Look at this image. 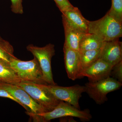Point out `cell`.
Listing matches in <instances>:
<instances>
[{
    "label": "cell",
    "instance_id": "obj_12",
    "mask_svg": "<svg viewBox=\"0 0 122 122\" xmlns=\"http://www.w3.org/2000/svg\"><path fill=\"white\" fill-rule=\"evenodd\" d=\"M61 13L62 20L83 33H88V25L89 21L82 16L78 8L76 7L72 10Z\"/></svg>",
    "mask_w": 122,
    "mask_h": 122
},
{
    "label": "cell",
    "instance_id": "obj_14",
    "mask_svg": "<svg viewBox=\"0 0 122 122\" xmlns=\"http://www.w3.org/2000/svg\"><path fill=\"white\" fill-rule=\"evenodd\" d=\"M21 81L10 63L0 60V83L17 85Z\"/></svg>",
    "mask_w": 122,
    "mask_h": 122
},
{
    "label": "cell",
    "instance_id": "obj_5",
    "mask_svg": "<svg viewBox=\"0 0 122 122\" xmlns=\"http://www.w3.org/2000/svg\"><path fill=\"white\" fill-rule=\"evenodd\" d=\"M26 49L38 61L44 81L48 85H56L53 78L51 65V59L55 54L54 45L49 44L44 47H39L30 44Z\"/></svg>",
    "mask_w": 122,
    "mask_h": 122
},
{
    "label": "cell",
    "instance_id": "obj_13",
    "mask_svg": "<svg viewBox=\"0 0 122 122\" xmlns=\"http://www.w3.org/2000/svg\"><path fill=\"white\" fill-rule=\"evenodd\" d=\"M65 34L64 45L73 50L79 52V44L85 33L79 30L62 20Z\"/></svg>",
    "mask_w": 122,
    "mask_h": 122
},
{
    "label": "cell",
    "instance_id": "obj_4",
    "mask_svg": "<svg viewBox=\"0 0 122 122\" xmlns=\"http://www.w3.org/2000/svg\"><path fill=\"white\" fill-rule=\"evenodd\" d=\"M122 86V83L109 77L97 81L86 83L85 92L96 104L101 105L107 101V94L119 89Z\"/></svg>",
    "mask_w": 122,
    "mask_h": 122
},
{
    "label": "cell",
    "instance_id": "obj_22",
    "mask_svg": "<svg viewBox=\"0 0 122 122\" xmlns=\"http://www.w3.org/2000/svg\"><path fill=\"white\" fill-rule=\"evenodd\" d=\"M0 97L10 99L21 106V103L17 99L14 98L10 93H9L8 92L1 88H0Z\"/></svg>",
    "mask_w": 122,
    "mask_h": 122
},
{
    "label": "cell",
    "instance_id": "obj_19",
    "mask_svg": "<svg viewBox=\"0 0 122 122\" xmlns=\"http://www.w3.org/2000/svg\"><path fill=\"white\" fill-rule=\"evenodd\" d=\"M110 76L122 83V61L113 66Z\"/></svg>",
    "mask_w": 122,
    "mask_h": 122
},
{
    "label": "cell",
    "instance_id": "obj_15",
    "mask_svg": "<svg viewBox=\"0 0 122 122\" xmlns=\"http://www.w3.org/2000/svg\"><path fill=\"white\" fill-rule=\"evenodd\" d=\"M103 42L95 34L86 33L79 43V52L101 49Z\"/></svg>",
    "mask_w": 122,
    "mask_h": 122
},
{
    "label": "cell",
    "instance_id": "obj_16",
    "mask_svg": "<svg viewBox=\"0 0 122 122\" xmlns=\"http://www.w3.org/2000/svg\"><path fill=\"white\" fill-rule=\"evenodd\" d=\"M101 48L94 50L79 52L80 63L82 71L99 59Z\"/></svg>",
    "mask_w": 122,
    "mask_h": 122
},
{
    "label": "cell",
    "instance_id": "obj_6",
    "mask_svg": "<svg viewBox=\"0 0 122 122\" xmlns=\"http://www.w3.org/2000/svg\"><path fill=\"white\" fill-rule=\"evenodd\" d=\"M17 85L25 91L36 102L45 109L47 112L53 110L61 101L55 97L42 87L41 84L22 81Z\"/></svg>",
    "mask_w": 122,
    "mask_h": 122
},
{
    "label": "cell",
    "instance_id": "obj_2",
    "mask_svg": "<svg viewBox=\"0 0 122 122\" xmlns=\"http://www.w3.org/2000/svg\"><path fill=\"white\" fill-rule=\"evenodd\" d=\"M67 116L79 118L85 122L89 121L92 118V116L89 110H81L68 102L61 101L52 110L38 114L35 116L33 119L36 122H47Z\"/></svg>",
    "mask_w": 122,
    "mask_h": 122
},
{
    "label": "cell",
    "instance_id": "obj_11",
    "mask_svg": "<svg viewBox=\"0 0 122 122\" xmlns=\"http://www.w3.org/2000/svg\"><path fill=\"white\" fill-rule=\"evenodd\" d=\"M113 66L99 58L91 65L82 71V77H87L89 81L95 82L109 77Z\"/></svg>",
    "mask_w": 122,
    "mask_h": 122
},
{
    "label": "cell",
    "instance_id": "obj_21",
    "mask_svg": "<svg viewBox=\"0 0 122 122\" xmlns=\"http://www.w3.org/2000/svg\"><path fill=\"white\" fill-rule=\"evenodd\" d=\"M11 11L13 12L18 14L24 13L22 0H11Z\"/></svg>",
    "mask_w": 122,
    "mask_h": 122
},
{
    "label": "cell",
    "instance_id": "obj_20",
    "mask_svg": "<svg viewBox=\"0 0 122 122\" xmlns=\"http://www.w3.org/2000/svg\"><path fill=\"white\" fill-rule=\"evenodd\" d=\"M61 12L72 10L75 7L71 4L69 0H54Z\"/></svg>",
    "mask_w": 122,
    "mask_h": 122
},
{
    "label": "cell",
    "instance_id": "obj_7",
    "mask_svg": "<svg viewBox=\"0 0 122 122\" xmlns=\"http://www.w3.org/2000/svg\"><path fill=\"white\" fill-rule=\"evenodd\" d=\"M0 88L4 89L17 99L27 111V114L33 118L39 114L47 112L41 105L34 101L25 91L17 85L0 83Z\"/></svg>",
    "mask_w": 122,
    "mask_h": 122
},
{
    "label": "cell",
    "instance_id": "obj_8",
    "mask_svg": "<svg viewBox=\"0 0 122 122\" xmlns=\"http://www.w3.org/2000/svg\"><path fill=\"white\" fill-rule=\"evenodd\" d=\"M41 85L57 99L68 102L80 109L79 102L82 94L86 91L85 86L76 85L69 87H63L57 85Z\"/></svg>",
    "mask_w": 122,
    "mask_h": 122
},
{
    "label": "cell",
    "instance_id": "obj_3",
    "mask_svg": "<svg viewBox=\"0 0 122 122\" xmlns=\"http://www.w3.org/2000/svg\"><path fill=\"white\" fill-rule=\"evenodd\" d=\"M10 65L22 81L43 85H48L43 79L42 72L37 59L21 61L17 58L12 59Z\"/></svg>",
    "mask_w": 122,
    "mask_h": 122
},
{
    "label": "cell",
    "instance_id": "obj_1",
    "mask_svg": "<svg viewBox=\"0 0 122 122\" xmlns=\"http://www.w3.org/2000/svg\"><path fill=\"white\" fill-rule=\"evenodd\" d=\"M88 33L95 34L102 41H113L122 36V24L108 12L99 20L89 21Z\"/></svg>",
    "mask_w": 122,
    "mask_h": 122
},
{
    "label": "cell",
    "instance_id": "obj_17",
    "mask_svg": "<svg viewBox=\"0 0 122 122\" xmlns=\"http://www.w3.org/2000/svg\"><path fill=\"white\" fill-rule=\"evenodd\" d=\"M17 58L14 54V49L12 45L0 36V60L10 63L12 59Z\"/></svg>",
    "mask_w": 122,
    "mask_h": 122
},
{
    "label": "cell",
    "instance_id": "obj_18",
    "mask_svg": "<svg viewBox=\"0 0 122 122\" xmlns=\"http://www.w3.org/2000/svg\"><path fill=\"white\" fill-rule=\"evenodd\" d=\"M107 12L109 15L122 24V0H112L111 8Z\"/></svg>",
    "mask_w": 122,
    "mask_h": 122
},
{
    "label": "cell",
    "instance_id": "obj_10",
    "mask_svg": "<svg viewBox=\"0 0 122 122\" xmlns=\"http://www.w3.org/2000/svg\"><path fill=\"white\" fill-rule=\"evenodd\" d=\"M99 58L113 66L122 61V42L119 38L103 42Z\"/></svg>",
    "mask_w": 122,
    "mask_h": 122
},
{
    "label": "cell",
    "instance_id": "obj_9",
    "mask_svg": "<svg viewBox=\"0 0 122 122\" xmlns=\"http://www.w3.org/2000/svg\"><path fill=\"white\" fill-rule=\"evenodd\" d=\"M63 52L66 71L68 78L74 81L81 78L82 70L79 52L73 50L65 45Z\"/></svg>",
    "mask_w": 122,
    "mask_h": 122
}]
</instances>
